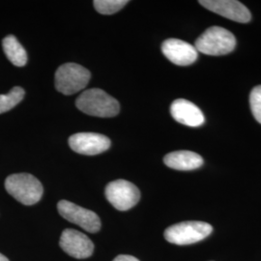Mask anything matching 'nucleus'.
I'll use <instances>...</instances> for the list:
<instances>
[{
	"instance_id": "obj_1",
	"label": "nucleus",
	"mask_w": 261,
	"mask_h": 261,
	"mask_svg": "<svg viewBox=\"0 0 261 261\" xmlns=\"http://www.w3.org/2000/svg\"><path fill=\"white\" fill-rule=\"evenodd\" d=\"M75 106L84 113L97 117H113L120 111L118 101L100 88L85 90L76 99Z\"/></svg>"
},
{
	"instance_id": "obj_2",
	"label": "nucleus",
	"mask_w": 261,
	"mask_h": 261,
	"mask_svg": "<svg viewBox=\"0 0 261 261\" xmlns=\"http://www.w3.org/2000/svg\"><path fill=\"white\" fill-rule=\"evenodd\" d=\"M236 47V39L227 29L211 27L196 39L195 47L197 51L207 56H224Z\"/></svg>"
},
{
	"instance_id": "obj_3",
	"label": "nucleus",
	"mask_w": 261,
	"mask_h": 261,
	"mask_svg": "<svg viewBox=\"0 0 261 261\" xmlns=\"http://www.w3.org/2000/svg\"><path fill=\"white\" fill-rule=\"evenodd\" d=\"M6 191L24 205H33L40 201L44 189L37 178L29 173H16L6 178Z\"/></svg>"
},
{
	"instance_id": "obj_4",
	"label": "nucleus",
	"mask_w": 261,
	"mask_h": 261,
	"mask_svg": "<svg viewBox=\"0 0 261 261\" xmlns=\"http://www.w3.org/2000/svg\"><path fill=\"white\" fill-rule=\"evenodd\" d=\"M213 231L211 224L198 221H188L173 224L165 230V238L168 242L184 246L199 242Z\"/></svg>"
},
{
	"instance_id": "obj_5",
	"label": "nucleus",
	"mask_w": 261,
	"mask_h": 261,
	"mask_svg": "<svg viewBox=\"0 0 261 261\" xmlns=\"http://www.w3.org/2000/svg\"><path fill=\"white\" fill-rule=\"evenodd\" d=\"M90 72L75 63L60 66L56 73V88L64 95H73L84 89L90 81Z\"/></svg>"
},
{
	"instance_id": "obj_6",
	"label": "nucleus",
	"mask_w": 261,
	"mask_h": 261,
	"mask_svg": "<svg viewBox=\"0 0 261 261\" xmlns=\"http://www.w3.org/2000/svg\"><path fill=\"white\" fill-rule=\"evenodd\" d=\"M105 193L110 203L119 211H127L140 201V193L138 187L122 179L108 184Z\"/></svg>"
},
{
	"instance_id": "obj_7",
	"label": "nucleus",
	"mask_w": 261,
	"mask_h": 261,
	"mask_svg": "<svg viewBox=\"0 0 261 261\" xmlns=\"http://www.w3.org/2000/svg\"><path fill=\"white\" fill-rule=\"evenodd\" d=\"M57 210L67 221L77 224L84 230L95 233L101 228V220L93 211L76 205L68 200H60L57 204Z\"/></svg>"
},
{
	"instance_id": "obj_8",
	"label": "nucleus",
	"mask_w": 261,
	"mask_h": 261,
	"mask_svg": "<svg viewBox=\"0 0 261 261\" xmlns=\"http://www.w3.org/2000/svg\"><path fill=\"white\" fill-rule=\"evenodd\" d=\"M111 140L101 134L79 133L69 138L71 149L82 155L93 156L101 154L111 147Z\"/></svg>"
},
{
	"instance_id": "obj_9",
	"label": "nucleus",
	"mask_w": 261,
	"mask_h": 261,
	"mask_svg": "<svg viewBox=\"0 0 261 261\" xmlns=\"http://www.w3.org/2000/svg\"><path fill=\"white\" fill-rule=\"evenodd\" d=\"M199 4L211 12L237 22L247 23L252 19L250 10L236 0H200Z\"/></svg>"
},
{
	"instance_id": "obj_10",
	"label": "nucleus",
	"mask_w": 261,
	"mask_h": 261,
	"mask_svg": "<svg viewBox=\"0 0 261 261\" xmlns=\"http://www.w3.org/2000/svg\"><path fill=\"white\" fill-rule=\"evenodd\" d=\"M59 245L66 253L77 259L87 258L93 253L94 244L89 237L72 228L62 232Z\"/></svg>"
},
{
	"instance_id": "obj_11",
	"label": "nucleus",
	"mask_w": 261,
	"mask_h": 261,
	"mask_svg": "<svg viewBox=\"0 0 261 261\" xmlns=\"http://www.w3.org/2000/svg\"><path fill=\"white\" fill-rule=\"evenodd\" d=\"M162 51L170 62L178 66L191 65L198 57L195 46L179 39L166 40L162 45Z\"/></svg>"
},
{
	"instance_id": "obj_12",
	"label": "nucleus",
	"mask_w": 261,
	"mask_h": 261,
	"mask_svg": "<svg viewBox=\"0 0 261 261\" xmlns=\"http://www.w3.org/2000/svg\"><path fill=\"white\" fill-rule=\"evenodd\" d=\"M170 113L174 120L188 127H199L205 121L199 108L185 99H177L171 103Z\"/></svg>"
},
{
	"instance_id": "obj_13",
	"label": "nucleus",
	"mask_w": 261,
	"mask_h": 261,
	"mask_svg": "<svg viewBox=\"0 0 261 261\" xmlns=\"http://www.w3.org/2000/svg\"><path fill=\"white\" fill-rule=\"evenodd\" d=\"M164 163L168 168L176 170H194L203 165V159L193 151L180 150L168 153L164 158Z\"/></svg>"
},
{
	"instance_id": "obj_14",
	"label": "nucleus",
	"mask_w": 261,
	"mask_h": 261,
	"mask_svg": "<svg viewBox=\"0 0 261 261\" xmlns=\"http://www.w3.org/2000/svg\"><path fill=\"white\" fill-rule=\"evenodd\" d=\"M4 54L10 62L17 67H22L28 63V54L24 47L14 35H8L2 41Z\"/></svg>"
},
{
	"instance_id": "obj_15",
	"label": "nucleus",
	"mask_w": 261,
	"mask_h": 261,
	"mask_svg": "<svg viewBox=\"0 0 261 261\" xmlns=\"http://www.w3.org/2000/svg\"><path fill=\"white\" fill-rule=\"evenodd\" d=\"M24 95V90L19 86L12 88L8 94L0 95V114L9 112L13 108H15L22 101Z\"/></svg>"
},
{
	"instance_id": "obj_16",
	"label": "nucleus",
	"mask_w": 261,
	"mask_h": 261,
	"mask_svg": "<svg viewBox=\"0 0 261 261\" xmlns=\"http://www.w3.org/2000/svg\"><path fill=\"white\" fill-rule=\"evenodd\" d=\"M94 7L102 15H112L121 10L127 3V0H95Z\"/></svg>"
},
{
	"instance_id": "obj_17",
	"label": "nucleus",
	"mask_w": 261,
	"mask_h": 261,
	"mask_svg": "<svg viewBox=\"0 0 261 261\" xmlns=\"http://www.w3.org/2000/svg\"><path fill=\"white\" fill-rule=\"evenodd\" d=\"M250 106L253 117L261 124V85L252 89L250 95Z\"/></svg>"
},
{
	"instance_id": "obj_18",
	"label": "nucleus",
	"mask_w": 261,
	"mask_h": 261,
	"mask_svg": "<svg viewBox=\"0 0 261 261\" xmlns=\"http://www.w3.org/2000/svg\"><path fill=\"white\" fill-rule=\"evenodd\" d=\"M112 261H140L138 258H136L135 256L128 255V254H120L118 256H116Z\"/></svg>"
},
{
	"instance_id": "obj_19",
	"label": "nucleus",
	"mask_w": 261,
	"mask_h": 261,
	"mask_svg": "<svg viewBox=\"0 0 261 261\" xmlns=\"http://www.w3.org/2000/svg\"><path fill=\"white\" fill-rule=\"evenodd\" d=\"M0 261H9V259L6 256H4L3 254L0 253Z\"/></svg>"
}]
</instances>
